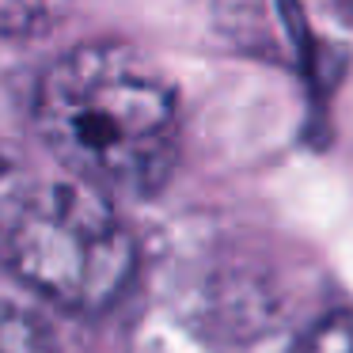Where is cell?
Wrapping results in <instances>:
<instances>
[{"label":"cell","instance_id":"obj_1","mask_svg":"<svg viewBox=\"0 0 353 353\" xmlns=\"http://www.w3.org/2000/svg\"><path fill=\"white\" fill-rule=\"evenodd\" d=\"M34 130L72 179L107 198H145L179 160V99L122 42H80L39 80Z\"/></svg>","mask_w":353,"mask_h":353},{"label":"cell","instance_id":"obj_2","mask_svg":"<svg viewBox=\"0 0 353 353\" xmlns=\"http://www.w3.org/2000/svg\"><path fill=\"white\" fill-rule=\"evenodd\" d=\"M4 259L50 304L95 315L130 289L137 247L107 194L80 179H54L31 186Z\"/></svg>","mask_w":353,"mask_h":353},{"label":"cell","instance_id":"obj_3","mask_svg":"<svg viewBox=\"0 0 353 353\" xmlns=\"http://www.w3.org/2000/svg\"><path fill=\"white\" fill-rule=\"evenodd\" d=\"M0 353H61L57 338L34 312L0 300Z\"/></svg>","mask_w":353,"mask_h":353},{"label":"cell","instance_id":"obj_4","mask_svg":"<svg viewBox=\"0 0 353 353\" xmlns=\"http://www.w3.org/2000/svg\"><path fill=\"white\" fill-rule=\"evenodd\" d=\"M31 186L34 183H31V175H27L19 152L0 141V254H4V243H8L12 228H16L19 209H23Z\"/></svg>","mask_w":353,"mask_h":353},{"label":"cell","instance_id":"obj_5","mask_svg":"<svg viewBox=\"0 0 353 353\" xmlns=\"http://www.w3.org/2000/svg\"><path fill=\"white\" fill-rule=\"evenodd\" d=\"M65 0H0V31L4 34H34L54 16H61Z\"/></svg>","mask_w":353,"mask_h":353},{"label":"cell","instance_id":"obj_6","mask_svg":"<svg viewBox=\"0 0 353 353\" xmlns=\"http://www.w3.org/2000/svg\"><path fill=\"white\" fill-rule=\"evenodd\" d=\"M296 353H353V307L319 319Z\"/></svg>","mask_w":353,"mask_h":353}]
</instances>
